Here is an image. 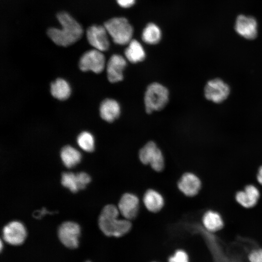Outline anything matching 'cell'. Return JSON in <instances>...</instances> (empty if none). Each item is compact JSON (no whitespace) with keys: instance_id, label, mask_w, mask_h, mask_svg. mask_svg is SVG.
<instances>
[{"instance_id":"6da1fadb","label":"cell","mask_w":262,"mask_h":262,"mask_svg":"<svg viewBox=\"0 0 262 262\" xmlns=\"http://www.w3.org/2000/svg\"><path fill=\"white\" fill-rule=\"evenodd\" d=\"M56 16L61 28H50L47 31L48 36L55 44L67 47L81 38L83 34L82 28L71 16L67 12H61Z\"/></svg>"},{"instance_id":"7a4b0ae2","label":"cell","mask_w":262,"mask_h":262,"mask_svg":"<svg viewBox=\"0 0 262 262\" xmlns=\"http://www.w3.org/2000/svg\"><path fill=\"white\" fill-rule=\"evenodd\" d=\"M119 213L118 208L112 204L105 206L101 211L98 218V226L106 236L121 237L131 230L130 220L119 219Z\"/></svg>"},{"instance_id":"3957f363","label":"cell","mask_w":262,"mask_h":262,"mask_svg":"<svg viewBox=\"0 0 262 262\" xmlns=\"http://www.w3.org/2000/svg\"><path fill=\"white\" fill-rule=\"evenodd\" d=\"M104 26L115 44L124 45L132 40L133 28L126 18H112L107 21Z\"/></svg>"},{"instance_id":"277c9868","label":"cell","mask_w":262,"mask_h":262,"mask_svg":"<svg viewBox=\"0 0 262 262\" xmlns=\"http://www.w3.org/2000/svg\"><path fill=\"white\" fill-rule=\"evenodd\" d=\"M169 98L168 89L163 85L154 82L148 86L144 96V103L147 113L163 109Z\"/></svg>"},{"instance_id":"5b68a950","label":"cell","mask_w":262,"mask_h":262,"mask_svg":"<svg viewBox=\"0 0 262 262\" xmlns=\"http://www.w3.org/2000/svg\"><path fill=\"white\" fill-rule=\"evenodd\" d=\"M139 158L140 161L145 164H149L155 171L160 172L163 170L164 166L163 154L153 141L147 143L139 151Z\"/></svg>"},{"instance_id":"8992f818","label":"cell","mask_w":262,"mask_h":262,"mask_svg":"<svg viewBox=\"0 0 262 262\" xmlns=\"http://www.w3.org/2000/svg\"><path fill=\"white\" fill-rule=\"evenodd\" d=\"M105 65V57L103 53L95 49L84 52L79 63V67L82 71H91L95 73H101Z\"/></svg>"},{"instance_id":"52a82bcc","label":"cell","mask_w":262,"mask_h":262,"mask_svg":"<svg viewBox=\"0 0 262 262\" xmlns=\"http://www.w3.org/2000/svg\"><path fill=\"white\" fill-rule=\"evenodd\" d=\"M81 229L74 222L67 221L62 224L58 229V237L62 243L69 248H75L79 245Z\"/></svg>"},{"instance_id":"ba28073f","label":"cell","mask_w":262,"mask_h":262,"mask_svg":"<svg viewBox=\"0 0 262 262\" xmlns=\"http://www.w3.org/2000/svg\"><path fill=\"white\" fill-rule=\"evenodd\" d=\"M229 94V87L220 79L209 81L204 88L205 98L213 102L220 103L225 100Z\"/></svg>"},{"instance_id":"9c48e42d","label":"cell","mask_w":262,"mask_h":262,"mask_svg":"<svg viewBox=\"0 0 262 262\" xmlns=\"http://www.w3.org/2000/svg\"><path fill=\"white\" fill-rule=\"evenodd\" d=\"M108 33L104 26L93 25L86 31V37L88 43L101 51H106L109 48L110 42Z\"/></svg>"},{"instance_id":"30bf717a","label":"cell","mask_w":262,"mask_h":262,"mask_svg":"<svg viewBox=\"0 0 262 262\" xmlns=\"http://www.w3.org/2000/svg\"><path fill=\"white\" fill-rule=\"evenodd\" d=\"M3 238L12 245H20L24 241L27 232L24 226L20 222L14 221L9 223L3 229Z\"/></svg>"},{"instance_id":"8fae6325","label":"cell","mask_w":262,"mask_h":262,"mask_svg":"<svg viewBox=\"0 0 262 262\" xmlns=\"http://www.w3.org/2000/svg\"><path fill=\"white\" fill-rule=\"evenodd\" d=\"M236 33L247 39H255L258 33V24L251 16L241 15L237 16L235 23Z\"/></svg>"},{"instance_id":"7c38bea8","label":"cell","mask_w":262,"mask_h":262,"mask_svg":"<svg viewBox=\"0 0 262 262\" xmlns=\"http://www.w3.org/2000/svg\"><path fill=\"white\" fill-rule=\"evenodd\" d=\"M124 218L131 220L136 217L139 208V200L134 194L127 193L121 197L117 207Z\"/></svg>"},{"instance_id":"4fadbf2b","label":"cell","mask_w":262,"mask_h":262,"mask_svg":"<svg viewBox=\"0 0 262 262\" xmlns=\"http://www.w3.org/2000/svg\"><path fill=\"white\" fill-rule=\"evenodd\" d=\"M127 66V61L122 56L115 54L108 60L106 65L107 78L112 83L121 81L123 79V72Z\"/></svg>"},{"instance_id":"5bb4252c","label":"cell","mask_w":262,"mask_h":262,"mask_svg":"<svg viewBox=\"0 0 262 262\" xmlns=\"http://www.w3.org/2000/svg\"><path fill=\"white\" fill-rule=\"evenodd\" d=\"M201 186L199 178L191 172L183 174L178 182V187L180 191L188 196L196 195L200 190Z\"/></svg>"},{"instance_id":"9a60e30c","label":"cell","mask_w":262,"mask_h":262,"mask_svg":"<svg viewBox=\"0 0 262 262\" xmlns=\"http://www.w3.org/2000/svg\"><path fill=\"white\" fill-rule=\"evenodd\" d=\"M260 197L258 189L253 185L246 186L236 195L237 202L245 208H249L254 206Z\"/></svg>"},{"instance_id":"2e32d148","label":"cell","mask_w":262,"mask_h":262,"mask_svg":"<svg viewBox=\"0 0 262 262\" xmlns=\"http://www.w3.org/2000/svg\"><path fill=\"white\" fill-rule=\"evenodd\" d=\"M61 182L73 193L83 189L86 186V179L82 172L77 174L64 172L62 175Z\"/></svg>"},{"instance_id":"e0dca14e","label":"cell","mask_w":262,"mask_h":262,"mask_svg":"<svg viewBox=\"0 0 262 262\" xmlns=\"http://www.w3.org/2000/svg\"><path fill=\"white\" fill-rule=\"evenodd\" d=\"M100 117L108 122L116 120L120 114V107L117 101L111 98L104 99L99 107Z\"/></svg>"},{"instance_id":"ac0fdd59","label":"cell","mask_w":262,"mask_h":262,"mask_svg":"<svg viewBox=\"0 0 262 262\" xmlns=\"http://www.w3.org/2000/svg\"><path fill=\"white\" fill-rule=\"evenodd\" d=\"M143 203L147 210L152 213L160 211L164 207V198L157 191L147 190L143 196Z\"/></svg>"},{"instance_id":"d6986e66","label":"cell","mask_w":262,"mask_h":262,"mask_svg":"<svg viewBox=\"0 0 262 262\" xmlns=\"http://www.w3.org/2000/svg\"><path fill=\"white\" fill-rule=\"evenodd\" d=\"M126 58L131 63H137L143 61L146 56L142 45L136 40H131L125 50Z\"/></svg>"},{"instance_id":"ffe728a7","label":"cell","mask_w":262,"mask_h":262,"mask_svg":"<svg viewBox=\"0 0 262 262\" xmlns=\"http://www.w3.org/2000/svg\"><path fill=\"white\" fill-rule=\"evenodd\" d=\"M50 92L54 98L60 100H65L70 96V86L65 80L58 78L51 83Z\"/></svg>"},{"instance_id":"44dd1931","label":"cell","mask_w":262,"mask_h":262,"mask_svg":"<svg viewBox=\"0 0 262 262\" xmlns=\"http://www.w3.org/2000/svg\"><path fill=\"white\" fill-rule=\"evenodd\" d=\"M202 220L205 228L210 231H217L223 226L222 217L219 213L213 211L206 212L204 214Z\"/></svg>"},{"instance_id":"7402d4cb","label":"cell","mask_w":262,"mask_h":262,"mask_svg":"<svg viewBox=\"0 0 262 262\" xmlns=\"http://www.w3.org/2000/svg\"><path fill=\"white\" fill-rule=\"evenodd\" d=\"M62 161L67 168H71L79 164L82 158L81 153L70 146L64 147L60 153Z\"/></svg>"},{"instance_id":"603a6c76","label":"cell","mask_w":262,"mask_h":262,"mask_svg":"<svg viewBox=\"0 0 262 262\" xmlns=\"http://www.w3.org/2000/svg\"><path fill=\"white\" fill-rule=\"evenodd\" d=\"M161 38L160 28L155 24L150 23L144 28L142 39L147 44L153 45L158 43Z\"/></svg>"},{"instance_id":"cb8c5ba5","label":"cell","mask_w":262,"mask_h":262,"mask_svg":"<svg viewBox=\"0 0 262 262\" xmlns=\"http://www.w3.org/2000/svg\"><path fill=\"white\" fill-rule=\"evenodd\" d=\"M79 147L87 152H92L95 148V140L92 134L88 131L81 132L77 137Z\"/></svg>"},{"instance_id":"d4e9b609","label":"cell","mask_w":262,"mask_h":262,"mask_svg":"<svg viewBox=\"0 0 262 262\" xmlns=\"http://www.w3.org/2000/svg\"><path fill=\"white\" fill-rule=\"evenodd\" d=\"M168 262H189L187 254L181 249L177 250L175 253L171 256Z\"/></svg>"},{"instance_id":"484cf974","label":"cell","mask_w":262,"mask_h":262,"mask_svg":"<svg viewBox=\"0 0 262 262\" xmlns=\"http://www.w3.org/2000/svg\"><path fill=\"white\" fill-rule=\"evenodd\" d=\"M248 258L250 262H262V249L252 251Z\"/></svg>"},{"instance_id":"4316f807","label":"cell","mask_w":262,"mask_h":262,"mask_svg":"<svg viewBox=\"0 0 262 262\" xmlns=\"http://www.w3.org/2000/svg\"><path fill=\"white\" fill-rule=\"evenodd\" d=\"M135 0H116L119 5L123 8H129L132 6Z\"/></svg>"},{"instance_id":"83f0119b","label":"cell","mask_w":262,"mask_h":262,"mask_svg":"<svg viewBox=\"0 0 262 262\" xmlns=\"http://www.w3.org/2000/svg\"><path fill=\"white\" fill-rule=\"evenodd\" d=\"M38 213L35 212V213H34V217L40 218L42 216H43L45 214L47 213H50V212H48L47 211L45 210V209H44L41 211H37Z\"/></svg>"},{"instance_id":"f1b7e54d","label":"cell","mask_w":262,"mask_h":262,"mask_svg":"<svg viewBox=\"0 0 262 262\" xmlns=\"http://www.w3.org/2000/svg\"><path fill=\"white\" fill-rule=\"evenodd\" d=\"M257 179L259 183L262 184V166L260 167L258 170Z\"/></svg>"},{"instance_id":"f546056e","label":"cell","mask_w":262,"mask_h":262,"mask_svg":"<svg viewBox=\"0 0 262 262\" xmlns=\"http://www.w3.org/2000/svg\"><path fill=\"white\" fill-rule=\"evenodd\" d=\"M90 262V261H87V262Z\"/></svg>"}]
</instances>
